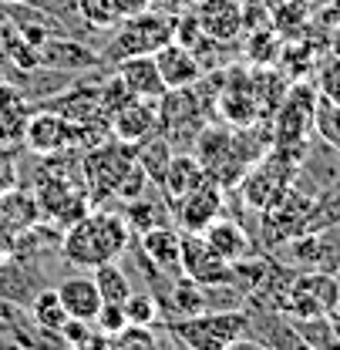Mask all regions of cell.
I'll list each match as a JSON object with an SVG mask.
<instances>
[{
	"mask_svg": "<svg viewBox=\"0 0 340 350\" xmlns=\"http://www.w3.org/2000/svg\"><path fill=\"white\" fill-rule=\"evenodd\" d=\"M131 243V229L122 213L112 209H88L85 216H78L61 243V253L71 266L81 269H94L101 262L122 260Z\"/></svg>",
	"mask_w": 340,
	"mask_h": 350,
	"instance_id": "6da1fadb",
	"label": "cell"
},
{
	"mask_svg": "<svg viewBox=\"0 0 340 350\" xmlns=\"http://www.w3.org/2000/svg\"><path fill=\"white\" fill-rule=\"evenodd\" d=\"M250 334V310H206L172 323V337L192 350L236 347Z\"/></svg>",
	"mask_w": 340,
	"mask_h": 350,
	"instance_id": "7a4b0ae2",
	"label": "cell"
},
{
	"mask_svg": "<svg viewBox=\"0 0 340 350\" xmlns=\"http://www.w3.org/2000/svg\"><path fill=\"white\" fill-rule=\"evenodd\" d=\"M340 276L324 269H297L293 280L287 283V293L280 300V313L290 320H310V317H327L330 306L337 304Z\"/></svg>",
	"mask_w": 340,
	"mask_h": 350,
	"instance_id": "3957f363",
	"label": "cell"
},
{
	"mask_svg": "<svg viewBox=\"0 0 340 350\" xmlns=\"http://www.w3.org/2000/svg\"><path fill=\"white\" fill-rule=\"evenodd\" d=\"M135 165V145L118 142V138H105L98 142L94 148H88L85 159H81V172H85V185H88V199L91 202H101L108 196H115L118 182L125 178V172Z\"/></svg>",
	"mask_w": 340,
	"mask_h": 350,
	"instance_id": "277c9868",
	"label": "cell"
},
{
	"mask_svg": "<svg viewBox=\"0 0 340 350\" xmlns=\"http://www.w3.org/2000/svg\"><path fill=\"white\" fill-rule=\"evenodd\" d=\"M172 27H175V17H162V14H131L125 17L122 31L115 34V41L108 44V51L101 54L105 61H122L131 54H155L162 44L172 41Z\"/></svg>",
	"mask_w": 340,
	"mask_h": 350,
	"instance_id": "5b68a950",
	"label": "cell"
},
{
	"mask_svg": "<svg viewBox=\"0 0 340 350\" xmlns=\"http://www.w3.org/2000/svg\"><path fill=\"white\" fill-rule=\"evenodd\" d=\"M313 108H317V85H290L283 101L276 105L273 118V145H300L313 131Z\"/></svg>",
	"mask_w": 340,
	"mask_h": 350,
	"instance_id": "8992f818",
	"label": "cell"
},
{
	"mask_svg": "<svg viewBox=\"0 0 340 350\" xmlns=\"http://www.w3.org/2000/svg\"><path fill=\"white\" fill-rule=\"evenodd\" d=\"M182 273L202 286L215 283H233V262H226L213 246L202 239V232H185L182 236Z\"/></svg>",
	"mask_w": 340,
	"mask_h": 350,
	"instance_id": "52a82bcc",
	"label": "cell"
},
{
	"mask_svg": "<svg viewBox=\"0 0 340 350\" xmlns=\"http://www.w3.org/2000/svg\"><path fill=\"white\" fill-rule=\"evenodd\" d=\"M71 122L54 111V108H44V105H34V115L27 122V135H24V145L31 152H38L41 159H51V155H64L71 152Z\"/></svg>",
	"mask_w": 340,
	"mask_h": 350,
	"instance_id": "ba28073f",
	"label": "cell"
},
{
	"mask_svg": "<svg viewBox=\"0 0 340 350\" xmlns=\"http://www.w3.org/2000/svg\"><path fill=\"white\" fill-rule=\"evenodd\" d=\"M169 209L185 232H202L213 219L222 216V185L215 178H206L196 189H189L182 199H175Z\"/></svg>",
	"mask_w": 340,
	"mask_h": 350,
	"instance_id": "9c48e42d",
	"label": "cell"
},
{
	"mask_svg": "<svg viewBox=\"0 0 340 350\" xmlns=\"http://www.w3.org/2000/svg\"><path fill=\"white\" fill-rule=\"evenodd\" d=\"M108 131L112 138L128 142V145H142L148 138H155L159 131V98H131L122 105L112 118H108Z\"/></svg>",
	"mask_w": 340,
	"mask_h": 350,
	"instance_id": "30bf717a",
	"label": "cell"
},
{
	"mask_svg": "<svg viewBox=\"0 0 340 350\" xmlns=\"http://www.w3.org/2000/svg\"><path fill=\"white\" fill-rule=\"evenodd\" d=\"M31 115H34V101L27 98V91L10 78H0V148L24 145Z\"/></svg>",
	"mask_w": 340,
	"mask_h": 350,
	"instance_id": "8fae6325",
	"label": "cell"
},
{
	"mask_svg": "<svg viewBox=\"0 0 340 350\" xmlns=\"http://www.w3.org/2000/svg\"><path fill=\"white\" fill-rule=\"evenodd\" d=\"M38 57H41V68H54V71H68V75H78V71H91V68H101L105 57L98 51H91L78 41L75 34H54L38 47Z\"/></svg>",
	"mask_w": 340,
	"mask_h": 350,
	"instance_id": "7c38bea8",
	"label": "cell"
},
{
	"mask_svg": "<svg viewBox=\"0 0 340 350\" xmlns=\"http://www.w3.org/2000/svg\"><path fill=\"white\" fill-rule=\"evenodd\" d=\"M192 14H196L202 34L215 44L236 41L246 27V10L239 0H199Z\"/></svg>",
	"mask_w": 340,
	"mask_h": 350,
	"instance_id": "4fadbf2b",
	"label": "cell"
},
{
	"mask_svg": "<svg viewBox=\"0 0 340 350\" xmlns=\"http://www.w3.org/2000/svg\"><path fill=\"white\" fill-rule=\"evenodd\" d=\"M155 64H159V75H162V85L166 91H175V88H192L196 81H202V64L196 57L192 47L179 41L162 44L155 54Z\"/></svg>",
	"mask_w": 340,
	"mask_h": 350,
	"instance_id": "5bb4252c",
	"label": "cell"
},
{
	"mask_svg": "<svg viewBox=\"0 0 340 350\" xmlns=\"http://www.w3.org/2000/svg\"><path fill=\"white\" fill-rule=\"evenodd\" d=\"M138 246H142V256L159 273H166V276L182 273V236L172 226L162 222V226H152V229L138 232Z\"/></svg>",
	"mask_w": 340,
	"mask_h": 350,
	"instance_id": "9a60e30c",
	"label": "cell"
},
{
	"mask_svg": "<svg viewBox=\"0 0 340 350\" xmlns=\"http://www.w3.org/2000/svg\"><path fill=\"white\" fill-rule=\"evenodd\" d=\"M213 105L233 129H250L259 118V101H256V88L250 78L246 81L243 78L239 81H222L219 94L213 98Z\"/></svg>",
	"mask_w": 340,
	"mask_h": 350,
	"instance_id": "2e32d148",
	"label": "cell"
},
{
	"mask_svg": "<svg viewBox=\"0 0 340 350\" xmlns=\"http://www.w3.org/2000/svg\"><path fill=\"white\" fill-rule=\"evenodd\" d=\"M115 75L125 81L135 98H162L166 94L159 64H155L152 54H131V57L115 61Z\"/></svg>",
	"mask_w": 340,
	"mask_h": 350,
	"instance_id": "e0dca14e",
	"label": "cell"
},
{
	"mask_svg": "<svg viewBox=\"0 0 340 350\" xmlns=\"http://www.w3.org/2000/svg\"><path fill=\"white\" fill-rule=\"evenodd\" d=\"M206 178H209V175H206L202 162H199L192 152H172L159 192L166 196V202L172 206L175 199H182L189 189H196V185H199V182H206Z\"/></svg>",
	"mask_w": 340,
	"mask_h": 350,
	"instance_id": "ac0fdd59",
	"label": "cell"
},
{
	"mask_svg": "<svg viewBox=\"0 0 340 350\" xmlns=\"http://www.w3.org/2000/svg\"><path fill=\"white\" fill-rule=\"evenodd\" d=\"M202 239H206L226 262H236L253 253V243H250L246 229H243L236 219H222V216L213 219V222L202 229Z\"/></svg>",
	"mask_w": 340,
	"mask_h": 350,
	"instance_id": "d6986e66",
	"label": "cell"
},
{
	"mask_svg": "<svg viewBox=\"0 0 340 350\" xmlns=\"http://www.w3.org/2000/svg\"><path fill=\"white\" fill-rule=\"evenodd\" d=\"M57 297L68 310V317L75 320H94L98 310H101V293L94 286V276H68L57 283Z\"/></svg>",
	"mask_w": 340,
	"mask_h": 350,
	"instance_id": "ffe728a7",
	"label": "cell"
},
{
	"mask_svg": "<svg viewBox=\"0 0 340 350\" xmlns=\"http://www.w3.org/2000/svg\"><path fill=\"white\" fill-rule=\"evenodd\" d=\"M31 317H34V327L44 334H54L61 340V327L68 323V310L61 304L57 290H38L34 300H31Z\"/></svg>",
	"mask_w": 340,
	"mask_h": 350,
	"instance_id": "44dd1931",
	"label": "cell"
},
{
	"mask_svg": "<svg viewBox=\"0 0 340 350\" xmlns=\"http://www.w3.org/2000/svg\"><path fill=\"white\" fill-rule=\"evenodd\" d=\"M169 306L172 313L182 320V317H196V313H206V293H202V283L189 280L185 273H179L169 283Z\"/></svg>",
	"mask_w": 340,
	"mask_h": 350,
	"instance_id": "7402d4cb",
	"label": "cell"
},
{
	"mask_svg": "<svg viewBox=\"0 0 340 350\" xmlns=\"http://www.w3.org/2000/svg\"><path fill=\"white\" fill-rule=\"evenodd\" d=\"M91 276H94V286H98V293H101L105 304H125L128 300V293H131V280H128L125 269L118 266V260L94 266Z\"/></svg>",
	"mask_w": 340,
	"mask_h": 350,
	"instance_id": "603a6c76",
	"label": "cell"
},
{
	"mask_svg": "<svg viewBox=\"0 0 340 350\" xmlns=\"http://www.w3.org/2000/svg\"><path fill=\"white\" fill-rule=\"evenodd\" d=\"M313 135L327 145H334L340 152V105L327 101L324 94H317V108H313Z\"/></svg>",
	"mask_w": 340,
	"mask_h": 350,
	"instance_id": "cb8c5ba5",
	"label": "cell"
},
{
	"mask_svg": "<svg viewBox=\"0 0 340 350\" xmlns=\"http://www.w3.org/2000/svg\"><path fill=\"white\" fill-rule=\"evenodd\" d=\"M125 222L128 229H138V232H145V229H152V226H162V206H155V202H145V196L142 199H131L125 202Z\"/></svg>",
	"mask_w": 340,
	"mask_h": 350,
	"instance_id": "d4e9b609",
	"label": "cell"
},
{
	"mask_svg": "<svg viewBox=\"0 0 340 350\" xmlns=\"http://www.w3.org/2000/svg\"><path fill=\"white\" fill-rule=\"evenodd\" d=\"M125 317L128 323H145V327H155V317H159V304H155V297L152 293H145V290H131L128 293L125 304Z\"/></svg>",
	"mask_w": 340,
	"mask_h": 350,
	"instance_id": "484cf974",
	"label": "cell"
},
{
	"mask_svg": "<svg viewBox=\"0 0 340 350\" xmlns=\"http://www.w3.org/2000/svg\"><path fill=\"white\" fill-rule=\"evenodd\" d=\"M317 94L340 105V57H334V54H327L317 68Z\"/></svg>",
	"mask_w": 340,
	"mask_h": 350,
	"instance_id": "4316f807",
	"label": "cell"
},
{
	"mask_svg": "<svg viewBox=\"0 0 340 350\" xmlns=\"http://www.w3.org/2000/svg\"><path fill=\"white\" fill-rule=\"evenodd\" d=\"M159 337L145 323H125L115 337H108V347H155Z\"/></svg>",
	"mask_w": 340,
	"mask_h": 350,
	"instance_id": "83f0119b",
	"label": "cell"
},
{
	"mask_svg": "<svg viewBox=\"0 0 340 350\" xmlns=\"http://www.w3.org/2000/svg\"><path fill=\"white\" fill-rule=\"evenodd\" d=\"M148 185H152V178L145 175V169H142V165H138V159H135V165L128 169L125 178H122V182H118V189H115V199H122V202L142 199Z\"/></svg>",
	"mask_w": 340,
	"mask_h": 350,
	"instance_id": "f1b7e54d",
	"label": "cell"
},
{
	"mask_svg": "<svg viewBox=\"0 0 340 350\" xmlns=\"http://www.w3.org/2000/svg\"><path fill=\"white\" fill-rule=\"evenodd\" d=\"M125 323H128V317H125V306L122 304H101L98 317H94V327H98L105 337H115Z\"/></svg>",
	"mask_w": 340,
	"mask_h": 350,
	"instance_id": "f546056e",
	"label": "cell"
},
{
	"mask_svg": "<svg viewBox=\"0 0 340 350\" xmlns=\"http://www.w3.org/2000/svg\"><path fill=\"white\" fill-rule=\"evenodd\" d=\"M112 3H115V14L118 17H131V14L145 10V0H112Z\"/></svg>",
	"mask_w": 340,
	"mask_h": 350,
	"instance_id": "4dcf8cb0",
	"label": "cell"
},
{
	"mask_svg": "<svg viewBox=\"0 0 340 350\" xmlns=\"http://www.w3.org/2000/svg\"><path fill=\"white\" fill-rule=\"evenodd\" d=\"M320 21H324L327 27H337L340 24V0H330V3L320 10Z\"/></svg>",
	"mask_w": 340,
	"mask_h": 350,
	"instance_id": "1f68e13d",
	"label": "cell"
},
{
	"mask_svg": "<svg viewBox=\"0 0 340 350\" xmlns=\"http://www.w3.org/2000/svg\"><path fill=\"white\" fill-rule=\"evenodd\" d=\"M327 47H330L334 57H340V24L337 27H330V41H327Z\"/></svg>",
	"mask_w": 340,
	"mask_h": 350,
	"instance_id": "d6a6232c",
	"label": "cell"
},
{
	"mask_svg": "<svg viewBox=\"0 0 340 350\" xmlns=\"http://www.w3.org/2000/svg\"><path fill=\"white\" fill-rule=\"evenodd\" d=\"M7 75V61H3V47H0V78Z\"/></svg>",
	"mask_w": 340,
	"mask_h": 350,
	"instance_id": "836d02e7",
	"label": "cell"
},
{
	"mask_svg": "<svg viewBox=\"0 0 340 350\" xmlns=\"http://www.w3.org/2000/svg\"><path fill=\"white\" fill-rule=\"evenodd\" d=\"M3 21H7V3L0 0V24H3Z\"/></svg>",
	"mask_w": 340,
	"mask_h": 350,
	"instance_id": "e575fe53",
	"label": "cell"
},
{
	"mask_svg": "<svg viewBox=\"0 0 340 350\" xmlns=\"http://www.w3.org/2000/svg\"><path fill=\"white\" fill-rule=\"evenodd\" d=\"M3 3H27V0H3Z\"/></svg>",
	"mask_w": 340,
	"mask_h": 350,
	"instance_id": "d590c367",
	"label": "cell"
}]
</instances>
